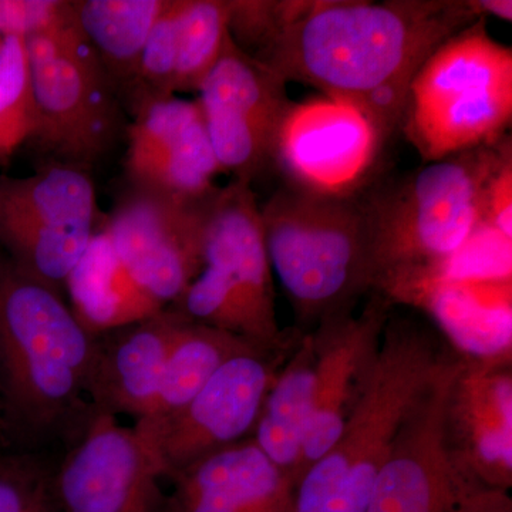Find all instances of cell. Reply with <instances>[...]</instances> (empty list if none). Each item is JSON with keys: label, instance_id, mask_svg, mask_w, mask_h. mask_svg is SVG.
Segmentation results:
<instances>
[{"label": "cell", "instance_id": "83f0119b", "mask_svg": "<svg viewBox=\"0 0 512 512\" xmlns=\"http://www.w3.org/2000/svg\"><path fill=\"white\" fill-rule=\"evenodd\" d=\"M228 35L234 45L264 63L284 30L312 6V0H227Z\"/></svg>", "mask_w": 512, "mask_h": 512}, {"label": "cell", "instance_id": "277c9868", "mask_svg": "<svg viewBox=\"0 0 512 512\" xmlns=\"http://www.w3.org/2000/svg\"><path fill=\"white\" fill-rule=\"evenodd\" d=\"M272 272L301 333L355 312L373 292L365 197L322 194L285 184L261 207Z\"/></svg>", "mask_w": 512, "mask_h": 512}, {"label": "cell", "instance_id": "8fae6325", "mask_svg": "<svg viewBox=\"0 0 512 512\" xmlns=\"http://www.w3.org/2000/svg\"><path fill=\"white\" fill-rule=\"evenodd\" d=\"M286 83L241 52L228 35L220 59L197 92L222 173L252 184L274 165L279 133L293 107Z\"/></svg>", "mask_w": 512, "mask_h": 512}, {"label": "cell", "instance_id": "cb8c5ba5", "mask_svg": "<svg viewBox=\"0 0 512 512\" xmlns=\"http://www.w3.org/2000/svg\"><path fill=\"white\" fill-rule=\"evenodd\" d=\"M252 346L259 345L185 318L165 363L153 410L137 421L157 423L180 412L228 359Z\"/></svg>", "mask_w": 512, "mask_h": 512}, {"label": "cell", "instance_id": "9c48e42d", "mask_svg": "<svg viewBox=\"0 0 512 512\" xmlns=\"http://www.w3.org/2000/svg\"><path fill=\"white\" fill-rule=\"evenodd\" d=\"M281 348L252 346L228 359L180 412L157 423L133 427L170 480L195 461L252 439L266 396L301 338Z\"/></svg>", "mask_w": 512, "mask_h": 512}, {"label": "cell", "instance_id": "1f68e13d", "mask_svg": "<svg viewBox=\"0 0 512 512\" xmlns=\"http://www.w3.org/2000/svg\"><path fill=\"white\" fill-rule=\"evenodd\" d=\"M458 512H512L508 491L474 485L464 497Z\"/></svg>", "mask_w": 512, "mask_h": 512}, {"label": "cell", "instance_id": "d590c367", "mask_svg": "<svg viewBox=\"0 0 512 512\" xmlns=\"http://www.w3.org/2000/svg\"><path fill=\"white\" fill-rule=\"evenodd\" d=\"M0 43H2V40H0Z\"/></svg>", "mask_w": 512, "mask_h": 512}, {"label": "cell", "instance_id": "52a82bcc", "mask_svg": "<svg viewBox=\"0 0 512 512\" xmlns=\"http://www.w3.org/2000/svg\"><path fill=\"white\" fill-rule=\"evenodd\" d=\"M73 5V3H72ZM35 94L33 141L55 163L89 170L124 128L123 103L73 18L26 40Z\"/></svg>", "mask_w": 512, "mask_h": 512}, {"label": "cell", "instance_id": "d4e9b609", "mask_svg": "<svg viewBox=\"0 0 512 512\" xmlns=\"http://www.w3.org/2000/svg\"><path fill=\"white\" fill-rule=\"evenodd\" d=\"M227 0H184L178 32L175 94L198 92L228 39Z\"/></svg>", "mask_w": 512, "mask_h": 512}, {"label": "cell", "instance_id": "f546056e", "mask_svg": "<svg viewBox=\"0 0 512 512\" xmlns=\"http://www.w3.org/2000/svg\"><path fill=\"white\" fill-rule=\"evenodd\" d=\"M72 18L69 0H0V40H28Z\"/></svg>", "mask_w": 512, "mask_h": 512}, {"label": "cell", "instance_id": "4316f807", "mask_svg": "<svg viewBox=\"0 0 512 512\" xmlns=\"http://www.w3.org/2000/svg\"><path fill=\"white\" fill-rule=\"evenodd\" d=\"M184 0H168L148 36L136 76L123 96V106L136 114L153 101L168 99L175 94L177 73L178 32Z\"/></svg>", "mask_w": 512, "mask_h": 512}, {"label": "cell", "instance_id": "8992f818", "mask_svg": "<svg viewBox=\"0 0 512 512\" xmlns=\"http://www.w3.org/2000/svg\"><path fill=\"white\" fill-rule=\"evenodd\" d=\"M480 18L441 43L414 74L403 133L424 164L488 146L512 120V50Z\"/></svg>", "mask_w": 512, "mask_h": 512}, {"label": "cell", "instance_id": "9a60e30c", "mask_svg": "<svg viewBox=\"0 0 512 512\" xmlns=\"http://www.w3.org/2000/svg\"><path fill=\"white\" fill-rule=\"evenodd\" d=\"M382 144L362 111L323 96L293 103L279 133L274 165L286 184L322 194H357Z\"/></svg>", "mask_w": 512, "mask_h": 512}, {"label": "cell", "instance_id": "f1b7e54d", "mask_svg": "<svg viewBox=\"0 0 512 512\" xmlns=\"http://www.w3.org/2000/svg\"><path fill=\"white\" fill-rule=\"evenodd\" d=\"M55 466L35 454L0 456V512H62L53 491Z\"/></svg>", "mask_w": 512, "mask_h": 512}, {"label": "cell", "instance_id": "30bf717a", "mask_svg": "<svg viewBox=\"0 0 512 512\" xmlns=\"http://www.w3.org/2000/svg\"><path fill=\"white\" fill-rule=\"evenodd\" d=\"M217 190L190 198L128 185L103 221L131 284L160 311L204 268L205 224Z\"/></svg>", "mask_w": 512, "mask_h": 512}, {"label": "cell", "instance_id": "836d02e7", "mask_svg": "<svg viewBox=\"0 0 512 512\" xmlns=\"http://www.w3.org/2000/svg\"><path fill=\"white\" fill-rule=\"evenodd\" d=\"M3 430H6V427L5 421H3L2 402H0V433H2Z\"/></svg>", "mask_w": 512, "mask_h": 512}, {"label": "cell", "instance_id": "7c38bea8", "mask_svg": "<svg viewBox=\"0 0 512 512\" xmlns=\"http://www.w3.org/2000/svg\"><path fill=\"white\" fill-rule=\"evenodd\" d=\"M458 357L453 350L404 416L366 512H458L468 491L480 484L458 473L444 443V403Z\"/></svg>", "mask_w": 512, "mask_h": 512}, {"label": "cell", "instance_id": "2e32d148", "mask_svg": "<svg viewBox=\"0 0 512 512\" xmlns=\"http://www.w3.org/2000/svg\"><path fill=\"white\" fill-rule=\"evenodd\" d=\"M204 268L241 306L256 345L281 348L299 335L298 329L279 328L261 207L247 181L232 180L218 187L212 198L204 232Z\"/></svg>", "mask_w": 512, "mask_h": 512}, {"label": "cell", "instance_id": "d6986e66", "mask_svg": "<svg viewBox=\"0 0 512 512\" xmlns=\"http://www.w3.org/2000/svg\"><path fill=\"white\" fill-rule=\"evenodd\" d=\"M184 316L171 308L93 336L86 396L93 412L150 414Z\"/></svg>", "mask_w": 512, "mask_h": 512}, {"label": "cell", "instance_id": "ba28073f", "mask_svg": "<svg viewBox=\"0 0 512 512\" xmlns=\"http://www.w3.org/2000/svg\"><path fill=\"white\" fill-rule=\"evenodd\" d=\"M96 188L72 165L0 180V245L20 271L62 291L99 228Z\"/></svg>", "mask_w": 512, "mask_h": 512}, {"label": "cell", "instance_id": "603a6c76", "mask_svg": "<svg viewBox=\"0 0 512 512\" xmlns=\"http://www.w3.org/2000/svg\"><path fill=\"white\" fill-rule=\"evenodd\" d=\"M74 22L106 70L121 103L148 36L168 0H74Z\"/></svg>", "mask_w": 512, "mask_h": 512}, {"label": "cell", "instance_id": "7a4b0ae2", "mask_svg": "<svg viewBox=\"0 0 512 512\" xmlns=\"http://www.w3.org/2000/svg\"><path fill=\"white\" fill-rule=\"evenodd\" d=\"M93 336L50 288L0 256V402L6 429L52 436L89 414Z\"/></svg>", "mask_w": 512, "mask_h": 512}, {"label": "cell", "instance_id": "5b68a950", "mask_svg": "<svg viewBox=\"0 0 512 512\" xmlns=\"http://www.w3.org/2000/svg\"><path fill=\"white\" fill-rule=\"evenodd\" d=\"M510 134L424 165L365 198L373 292L446 261L484 224L491 175L511 156Z\"/></svg>", "mask_w": 512, "mask_h": 512}, {"label": "cell", "instance_id": "3957f363", "mask_svg": "<svg viewBox=\"0 0 512 512\" xmlns=\"http://www.w3.org/2000/svg\"><path fill=\"white\" fill-rule=\"evenodd\" d=\"M453 350L419 320L390 313L365 393L339 439L299 478L293 512H366L404 416Z\"/></svg>", "mask_w": 512, "mask_h": 512}, {"label": "cell", "instance_id": "e575fe53", "mask_svg": "<svg viewBox=\"0 0 512 512\" xmlns=\"http://www.w3.org/2000/svg\"><path fill=\"white\" fill-rule=\"evenodd\" d=\"M3 453H0V456H2Z\"/></svg>", "mask_w": 512, "mask_h": 512}, {"label": "cell", "instance_id": "e0dca14e", "mask_svg": "<svg viewBox=\"0 0 512 512\" xmlns=\"http://www.w3.org/2000/svg\"><path fill=\"white\" fill-rule=\"evenodd\" d=\"M390 313L392 303L372 292L359 315L332 316L311 330L316 349L315 403L298 481L339 439L365 393Z\"/></svg>", "mask_w": 512, "mask_h": 512}, {"label": "cell", "instance_id": "44dd1931", "mask_svg": "<svg viewBox=\"0 0 512 512\" xmlns=\"http://www.w3.org/2000/svg\"><path fill=\"white\" fill-rule=\"evenodd\" d=\"M315 372V343L311 332L302 333L266 396L252 436L295 485L315 403Z\"/></svg>", "mask_w": 512, "mask_h": 512}, {"label": "cell", "instance_id": "5bb4252c", "mask_svg": "<svg viewBox=\"0 0 512 512\" xmlns=\"http://www.w3.org/2000/svg\"><path fill=\"white\" fill-rule=\"evenodd\" d=\"M444 443L458 473L484 487L512 485V362L461 355L448 386Z\"/></svg>", "mask_w": 512, "mask_h": 512}, {"label": "cell", "instance_id": "7402d4cb", "mask_svg": "<svg viewBox=\"0 0 512 512\" xmlns=\"http://www.w3.org/2000/svg\"><path fill=\"white\" fill-rule=\"evenodd\" d=\"M64 288L73 315L92 336L161 312L131 284L103 222L67 276Z\"/></svg>", "mask_w": 512, "mask_h": 512}, {"label": "cell", "instance_id": "4dcf8cb0", "mask_svg": "<svg viewBox=\"0 0 512 512\" xmlns=\"http://www.w3.org/2000/svg\"><path fill=\"white\" fill-rule=\"evenodd\" d=\"M484 224L512 241V154L498 165L485 188Z\"/></svg>", "mask_w": 512, "mask_h": 512}, {"label": "cell", "instance_id": "ffe728a7", "mask_svg": "<svg viewBox=\"0 0 512 512\" xmlns=\"http://www.w3.org/2000/svg\"><path fill=\"white\" fill-rule=\"evenodd\" d=\"M164 512H293L295 484L254 439L201 458L170 478Z\"/></svg>", "mask_w": 512, "mask_h": 512}, {"label": "cell", "instance_id": "484cf974", "mask_svg": "<svg viewBox=\"0 0 512 512\" xmlns=\"http://www.w3.org/2000/svg\"><path fill=\"white\" fill-rule=\"evenodd\" d=\"M37 130L35 94L26 40L0 43V163L8 161Z\"/></svg>", "mask_w": 512, "mask_h": 512}, {"label": "cell", "instance_id": "4fadbf2b", "mask_svg": "<svg viewBox=\"0 0 512 512\" xmlns=\"http://www.w3.org/2000/svg\"><path fill=\"white\" fill-rule=\"evenodd\" d=\"M80 429L53 470L62 512H164L160 473L136 430L92 409Z\"/></svg>", "mask_w": 512, "mask_h": 512}, {"label": "cell", "instance_id": "d6a6232c", "mask_svg": "<svg viewBox=\"0 0 512 512\" xmlns=\"http://www.w3.org/2000/svg\"><path fill=\"white\" fill-rule=\"evenodd\" d=\"M478 12L483 18L488 16L503 19L505 22L512 20V2L511 0H476Z\"/></svg>", "mask_w": 512, "mask_h": 512}, {"label": "cell", "instance_id": "ac0fdd59", "mask_svg": "<svg viewBox=\"0 0 512 512\" xmlns=\"http://www.w3.org/2000/svg\"><path fill=\"white\" fill-rule=\"evenodd\" d=\"M128 185L178 197H204L222 173L197 100L173 96L133 114L127 127Z\"/></svg>", "mask_w": 512, "mask_h": 512}, {"label": "cell", "instance_id": "6da1fadb", "mask_svg": "<svg viewBox=\"0 0 512 512\" xmlns=\"http://www.w3.org/2000/svg\"><path fill=\"white\" fill-rule=\"evenodd\" d=\"M480 18L476 0H313L262 64L359 110L377 90L409 93L424 60Z\"/></svg>", "mask_w": 512, "mask_h": 512}]
</instances>
